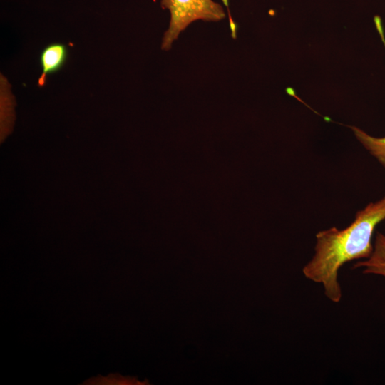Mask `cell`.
<instances>
[{
    "instance_id": "7a4b0ae2",
    "label": "cell",
    "mask_w": 385,
    "mask_h": 385,
    "mask_svg": "<svg viewBox=\"0 0 385 385\" xmlns=\"http://www.w3.org/2000/svg\"><path fill=\"white\" fill-rule=\"evenodd\" d=\"M170 14L168 29L162 41V49L169 50L179 34L197 20L218 21L225 17L222 6L212 0H160Z\"/></svg>"
},
{
    "instance_id": "6da1fadb",
    "label": "cell",
    "mask_w": 385,
    "mask_h": 385,
    "mask_svg": "<svg viewBox=\"0 0 385 385\" xmlns=\"http://www.w3.org/2000/svg\"><path fill=\"white\" fill-rule=\"evenodd\" d=\"M384 220L385 195L357 211L346 227H333L317 232L314 254L302 270L305 277L321 284L326 297L339 302L342 296L338 281L339 269L348 262L370 257L374 229Z\"/></svg>"
},
{
    "instance_id": "277c9868",
    "label": "cell",
    "mask_w": 385,
    "mask_h": 385,
    "mask_svg": "<svg viewBox=\"0 0 385 385\" xmlns=\"http://www.w3.org/2000/svg\"><path fill=\"white\" fill-rule=\"evenodd\" d=\"M362 267L364 274L385 277V235L377 232L374 250L370 257L355 263L354 268Z\"/></svg>"
},
{
    "instance_id": "5b68a950",
    "label": "cell",
    "mask_w": 385,
    "mask_h": 385,
    "mask_svg": "<svg viewBox=\"0 0 385 385\" xmlns=\"http://www.w3.org/2000/svg\"><path fill=\"white\" fill-rule=\"evenodd\" d=\"M350 128L357 140L385 168V137H373L359 128Z\"/></svg>"
},
{
    "instance_id": "3957f363",
    "label": "cell",
    "mask_w": 385,
    "mask_h": 385,
    "mask_svg": "<svg viewBox=\"0 0 385 385\" xmlns=\"http://www.w3.org/2000/svg\"><path fill=\"white\" fill-rule=\"evenodd\" d=\"M68 51L63 43H53L46 46L41 53L40 63L42 73L38 79V86L46 83L47 76L55 73L62 68L67 61Z\"/></svg>"
}]
</instances>
